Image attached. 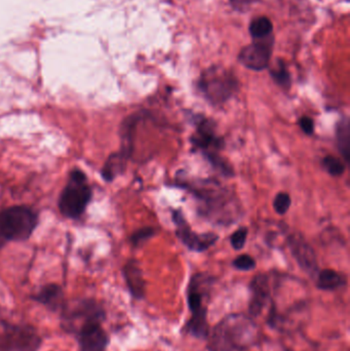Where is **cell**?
I'll return each mask as SVG.
<instances>
[{
    "instance_id": "10",
    "label": "cell",
    "mask_w": 350,
    "mask_h": 351,
    "mask_svg": "<svg viewBox=\"0 0 350 351\" xmlns=\"http://www.w3.org/2000/svg\"><path fill=\"white\" fill-rule=\"evenodd\" d=\"M173 221L176 224L177 237L191 251H207L212 245H215L219 237L215 233L207 232L199 234L189 226L180 210H173Z\"/></svg>"
},
{
    "instance_id": "20",
    "label": "cell",
    "mask_w": 350,
    "mask_h": 351,
    "mask_svg": "<svg viewBox=\"0 0 350 351\" xmlns=\"http://www.w3.org/2000/svg\"><path fill=\"white\" fill-rule=\"evenodd\" d=\"M273 26L271 21L266 16H258L251 22L250 31L251 36L255 40H261V39L267 38L273 33Z\"/></svg>"
},
{
    "instance_id": "7",
    "label": "cell",
    "mask_w": 350,
    "mask_h": 351,
    "mask_svg": "<svg viewBox=\"0 0 350 351\" xmlns=\"http://www.w3.org/2000/svg\"><path fill=\"white\" fill-rule=\"evenodd\" d=\"M193 146L203 152L213 168L217 169L221 174L232 177L234 169L226 162L219 152L223 147L224 142L216 131V123L212 119L199 117L197 121V130L191 138Z\"/></svg>"
},
{
    "instance_id": "21",
    "label": "cell",
    "mask_w": 350,
    "mask_h": 351,
    "mask_svg": "<svg viewBox=\"0 0 350 351\" xmlns=\"http://www.w3.org/2000/svg\"><path fill=\"white\" fill-rule=\"evenodd\" d=\"M271 77L275 82L285 90H289L291 88L292 80L285 63L281 60L277 62L275 67L271 70Z\"/></svg>"
},
{
    "instance_id": "14",
    "label": "cell",
    "mask_w": 350,
    "mask_h": 351,
    "mask_svg": "<svg viewBox=\"0 0 350 351\" xmlns=\"http://www.w3.org/2000/svg\"><path fill=\"white\" fill-rule=\"evenodd\" d=\"M251 299L249 303V313L251 317L261 315L263 309L271 302V286L266 274H258L250 284Z\"/></svg>"
},
{
    "instance_id": "3",
    "label": "cell",
    "mask_w": 350,
    "mask_h": 351,
    "mask_svg": "<svg viewBox=\"0 0 350 351\" xmlns=\"http://www.w3.org/2000/svg\"><path fill=\"white\" fill-rule=\"evenodd\" d=\"M212 285L213 278L211 276L197 274L191 278L187 289V302L191 317L185 325V331L197 339H208L211 331L208 322L207 300Z\"/></svg>"
},
{
    "instance_id": "27",
    "label": "cell",
    "mask_w": 350,
    "mask_h": 351,
    "mask_svg": "<svg viewBox=\"0 0 350 351\" xmlns=\"http://www.w3.org/2000/svg\"><path fill=\"white\" fill-rule=\"evenodd\" d=\"M299 127L301 128L302 131L306 134V135L312 136L314 132V121L312 117H300Z\"/></svg>"
},
{
    "instance_id": "19",
    "label": "cell",
    "mask_w": 350,
    "mask_h": 351,
    "mask_svg": "<svg viewBox=\"0 0 350 351\" xmlns=\"http://www.w3.org/2000/svg\"><path fill=\"white\" fill-rule=\"evenodd\" d=\"M337 142H338L339 150L342 154L345 160L349 162V150H350V127L349 121L347 117L341 119L337 125Z\"/></svg>"
},
{
    "instance_id": "13",
    "label": "cell",
    "mask_w": 350,
    "mask_h": 351,
    "mask_svg": "<svg viewBox=\"0 0 350 351\" xmlns=\"http://www.w3.org/2000/svg\"><path fill=\"white\" fill-rule=\"evenodd\" d=\"M288 245L291 250L294 259L303 271L312 276L318 274V263L316 252L310 243L304 239L303 235L300 233H292L288 237Z\"/></svg>"
},
{
    "instance_id": "24",
    "label": "cell",
    "mask_w": 350,
    "mask_h": 351,
    "mask_svg": "<svg viewBox=\"0 0 350 351\" xmlns=\"http://www.w3.org/2000/svg\"><path fill=\"white\" fill-rule=\"evenodd\" d=\"M292 204L291 196L286 192H279L275 196V202H273V208L275 212L279 215H285L289 210Z\"/></svg>"
},
{
    "instance_id": "26",
    "label": "cell",
    "mask_w": 350,
    "mask_h": 351,
    "mask_svg": "<svg viewBox=\"0 0 350 351\" xmlns=\"http://www.w3.org/2000/svg\"><path fill=\"white\" fill-rule=\"evenodd\" d=\"M234 266L236 269L242 270V271H250L256 267V261L252 256L240 255L234 261Z\"/></svg>"
},
{
    "instance_id": "12",
    "label": "cell",
    "mask_w": 350,
    "mask_h": 351,
    "mask_svg": "<svg viewBox=\"0 0 350 351\" xmlns=\"http://www.w3.org/2000/svg\"><path fill=\"white\" fill-rule=\"evenodd\" d=\"M100 322H92L82 326L75 335L79 351H107L110 336Z\"/></svg>"
},
{
    "instance_id": "22",
    "label": "cell",
    "mask_w": 350,
    "mask_h": 351,
    "mask_svg": "<svg viewBox=\"0 0 350 351\" xmlns=\"http://www.w3.org/2000/svg\"><path fill=\"white\" fill-rule=\"evenodd\" d=\"M323 166L325 170L333 177H340L345 173V165L340 158L333 156H328L323 160Z\"/></svg>"
},
{
    "instance_id": "8",
    "label": "cell",
    "mask_w": 350,
    "mask_h": 351,
    "mask_svg": "<svg viewBox=\"0 0 350 351\" xmlns=\"http://www.w3.org/2000/svg\"><path fill=\"white\" fill-rule=\"evenodd\" d=\"M197 86L211 104L221 105L236 94L238 82L234 72L221 66H212L201 73Z\"/></svg>"
},
{
    "instance_id": "25",
    "label": "cell",
    "mask_w": 350,
    "mask_h": 351,
    "mask_svg": "<svg viewBox=\"0 0 350 351\" xmlns=\"http://www.w3.org/2000/svg\"><path fill=\"white\" fill-rule=\"evenodd\" d=\"M247 237H248V228L247 227H242L232 233L230 237V243H232V247L236 251H240L246 245Z\"/></svg>"
},
{
    "instance_id": "5",
    "label": "cell",
    "mask_w": 350,
    "mask_h": 351,
    "mask_svg": "<svg viewBox=\"0 0 350 351\" xmlns=\"http://www.w3.org/2000/svg\"><path fill=\"white\" fill-rule=\"evenodd\" d=\"M92 197V190L88 177L79 169L74 168L68 175L67 183L60 194L58 208L62 216L76 220L86 213Z\"/></svg>"
},
{
    "instance_id": "29",
    "label": "cell",
    "mask_w": 350,
    "mask_h": 351,
    "mask_svg": "<svg viewBox=\"0 0 350 351\" xmlns=\"http://www.w3.org/2000/svg\"><path fill=\"white\" fill-rule=\"evenodd\" d=\"M286 351H294V350H286Z\"/></svg>"
},
{
    "instance_id": "16",
    "label": "cell",
    "mask_w": 350,
    "mask_h": 351,
    "mask_svg": "<svg viewBox=\"0 0 350 351\" xmlns=\"http://www.w3.org/2000/svg\"><path fill=\"white\" fill-rule=\"evenodd\" d=\"M123 274L131 296L136 300H143L146 295V282L139 262L129 259L123 266Z\"/></svg>"
},
{
    "instance_id": "11",
    "label": "cell",
    "mask_w": 350,
    "mask_h": 351,
    "mask_svg": "<svg viewBox=\"0 0 350 351\" xmlns=\"http://www.w3.org/2000/svg\"><path fill=\"white\" fill-rule=\"evenodd\" d=\"M273 37L269 36L247 45L240 51L238 61L245 67L254 71L266 69L273 53Z\"/></svg>"
},
{
    "instance_id": "28",
    "label": "cell",
    "mask_w": 350,
    "mask_h": 351,
    "mask_svg": "<svg viewBox=\"0 0 350 351\" xmlns=\"http://www.w3.org/2000/svg\"><path fill=\"white\" fill-rule=\"evenodd\" d=\"M229 1L234 10L242 12H247L255 2L259 1V0H229Z\"/></svg>"
},
{
    "instance_id": "2",
    "label": "cell",
    "mask_w": 350,
    "mask_h": 351,
    "mask_svg": "<svg viewBox=\"0 0 350 351\" xmlns=\"http://www.w3.org/2000/svg\"><path fill=\"white\" fill-rule=\"evenodd\" d=\"M208 338L211 351H246L258 342V326L249 315L232 313L210 331Z\"/></svg>"
},
{
    "instance_id": "1",
    "label": "cell",
    "mask_w": 350,
    "mask_h": 351,
    "mask_svg": "<svg viewBox=\"0 0 350 351\" xmlns=\"http://www.w3.org/2000/svg\"><path fill=\"white\" fill-rule=\"evenodd\" d=\"M180 186L190 191L201 202V216L217 224L229 225L242 214L240 202L234 192L212 179L189 180Z\"/></svg>"
},
{
    "instance_id": "4",
    "label": "cell",
    "mask_w": 350,
    "mask_h": 351,
    "mask_svg": "<svg viewBox=\"0 0 350 351\" xmlns=\"http://www.w3.org/2000/svg\"><path fill=\"white\" fill-rule=\"evenodd\" d=\"M38 222V215L28 206H12L0 210V250L10 241H28Z\"/></svg>"
},
{
    "instance_id": "23",
    "label": "cell",
    "mask_w": 350,
    "mask_h": 351,
    "mask_svg": "<svg viewBox=\"0 0 350 351\" xmlns=\"http://www.w3.org/2000/svg\"><path fill=\"white\" fill-rule=\"evenodd\" d=\"M155 230L152 227H143V228L139 229V230L135 231L129 237V241L134 247H140L143 245L145 241L148 239H151L153 237Z\"/></svg>"
},
{
    "instance_id": "6",
    "label": "cell",
    "mask_w": 350,
    "mask_h": 351,
    "mask_svg": "<svg viewBox=\"0 0 350 351\" xmlns=\"http://www.w3.org/2000/svg\"><path fill=\"white\" fill-rule=\"evenodd\" d=\"M60 327L68 335L74 336L76 332L88 323L107 319L104 305L95 298H80L73 302H66L59 313Z\"/></svg>"
},
{
    "instance_id": "17",
    "label": "cell",
    "mask_w": 350,
    "mask_h": 351,
    "mask_svg": "<svg viewBox=\"0 0 350 351\" xmlns=\"http://www.w3.org/2000/svg\"><path fill=\"white\" fill-rule=\"evenodd\" d=\"M316 276V287L322 291H335L347 285V278L334 269L321 270Z\"/></svg>"
},
{
    "instance_id": "9",
    "label": "cell",
    "mask_w": 350,
    "mask_h": 351,
    "mask_svg": "<svg viewBox=\"0 0 350 351\" xmlns=\"http://www.w3.org/2000/svg\"><path fill=\"white\" fill-rule=\"evenodd\" d=\"M0 327V351H39L42 348V336L30 324L1 321Z\"/></svg>"
},
{
    "instance_id": "18",
    "label": "cell",
    "mask_w": 350,
    "mask_h": 351,
    "mask_svg": "<svg viewBox=\"0 0 350 351\" xmlns=\"http://www.w3.org/2000/svg\"><path fill=\"white\" fill-rule=\"evenodd\" d=\"M129 158H125L121 152L111 154L107 158L102 169V177L106 182H112L115 178L125 171V165Z\"/></svg>"
},
{
    "instance_id": "15",
    "label": "cell",
    "mask_w": 350,
    "mask_h": 351,
    "mask_svg": "<svg viewBox=\"0 0 350 351\" xmlns=\"http://www.w3.org/2000/svg\"><path fill=\"white\" fill-rule=\"evenodd\" d=\"M34 302L42 305L47 311L58 313L63 308L67 300L63 288L58 284H47L40 287L38 291L30 297Z\"/></svg>"
}]
</instances>
